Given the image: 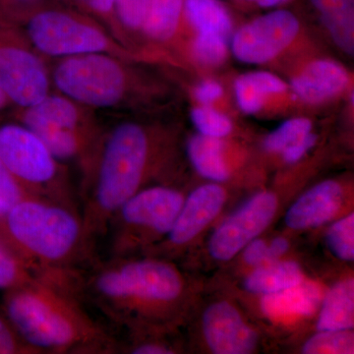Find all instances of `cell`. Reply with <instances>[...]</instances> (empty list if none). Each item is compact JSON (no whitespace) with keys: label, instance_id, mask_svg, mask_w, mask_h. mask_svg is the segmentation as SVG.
I'll return each mask as SVG.
<instances>
[{"label":"cell","instance_id":"cell-1","mask_svg":"<svg viewBox=\"0 0 354 354\" xmlns=\"http://www.w3.org/2000/svg\"><path fill=\"white\" fill-rule=\"evenodd\" d=\"M80 274L38 276L8 291L7 319L36 354H114L118 342L84 306Z\"/></svg>","mask_w":354,"mask_h":354},{"label":"cell","instance_id":"cell-28","mask_svg":"<svg viewBox=\"0 0 354 354\" xmlns=\"http://www.w3.org/2000/svg\"><path fill=\"white\" fill-rule=\"evenodd\" d=\"M328 245L339 259L353 261L354 216L353 214L337 221L327 234Z\"/></svg>","mask_w":354,"mask_h":354},{"label":"cell","instance_id":"cell-20","mask_svg":"<svg viewBox=\"0 0 354 354\" xmlns=\"http://www.w3.org/2000/svg\"><path fill=\"white\" fill-rule=\"evenodd\" d=\"M354 324V283L353 279L335 286L324 301L319 318L318 330H346Z\"/></svg>","mask_w":354,"mask_h":354},{"label":"cell","instance_id":"cell-36","mask_svg":"<svg viewBox=\"0 0 354 354\" xmlns=\"http://www.w3.org/2000/svg\"><path fill=\"white\" fill-rule=\"evenodd\" d=\"M85 4L100 15H109L115 8V0H86Z\"/></svg>","mask_w":354,"mask_h":354},{"label":"cell","instance_id":"cell-4","mask_svg":"<svg viewBox=\"0 0 354 354\" xmlns=\"http://www.w3.org/2000/svg\"><path fill=\"white\" fill-rule=\"evenodd\" d=\"M0 160L28 196L79 209L59 160L29 128L0 127Z\"/></svg>","mask_w":354,"mask_h":354},{"label":"cell","instance_id":"cell-25","mask_svg":"<svg viewBox=\"0 0 354 354\" xmlns=\"http://www.w3.org/2000/svg\"><path fill=\"white\" fill-rule=\"evenodd\" d=\"M353 333L344 330H329L317 335L305 344L304 353L307 354H349L353 353Z\"/></svg>","mask_w":354,"mask_h":354},{"label":"cell","instance_id":"cell-18","mask_svg":"<svg viewBox=\"0 0 354 354\" xmlns=\"http://www.w3.org/2000/svg\"><path fill=\"white\" fill-rule=\"evenodd\" d=\"M335 43L353 55L354 0H310Z\"/></svg>","mask_w":354,"mask_h":354},{"label":"cell","instance_id":"cell-13","mask_svg":"<svg viewBox=\"0 0 354 354\" xmlns=\"http://www.w3.org/2000/svg\"><path fill=\"white\" fill-rule=\"evenodd\" d=\"M23 125L35 134L48 131H73L93 134L86 127L80 109L67 97L46 95L38 104L26 109Z\"/></svg>","mask_w":354,"mask_h":354},{"label":"cell","instance_id":"cell-39","mask_svg":"<svg viewBox=\"0 0 354 354\" xmlns=\"http://www.w3.org/2000/svg\"><path fill=\"white\" fill-rule=\"evenodd\" d=\"M247 2L255 4V6L262 7V8H272L290 2V0H245Z\"/></svg>","mask_w":354,"mask_h":354},{"label":"cell","instance_id":"cell-26","mask_svg":"<svg viewBox=\"0 0 354 354\" xmlns=\"http://www.w3.org/2000/svg\"><path fill=\"white\" fill-rule=\"evenodd\" d=\"M311 128V121L307 118H297L286 120L268 135L264 142L265 148L270 152H281L308 134Z\"/></svg>","mask_w":354,"mask_h":354},{"label":"cell","instance_id":"cell-10","mask_svg":"<svg viewBox=\"0 0 354 354\" xmlns=\"http://www.w3.org/2000/svg\"><path fill=\"white\" fill-rule=\"evenodd\" d=\"M277 206L272 193L256 195L216 230L209 244L211 255L221 261L232 259L268 227Z\"/></svg>","mask_w":354,"mask_h":354},{"label":"cell","instance_id":"cell-33","mask_svg":"<svg viewBox=\"0 0 354 354\" xmlns=\"http://www.w3.org/2000/svg\"><path fill=\"white\" fill-rule=\"evenodd\" d=\"M317 136L315 134L308 133L295 143L291 144L288 148H286L283 152V158L288 162H295L304 157L305 153L308 152L310 149L315 145Z\"/></svg>","mask_w":354,"mask_h":354},{"label":"cell","instance_id":"cell-23","mask_svg":"<svg viewBox=\"0 0 354 354\" xmlns=\"http://www.w3.org/2000/svg\"><path fill=\"white\" fill-rule=\"evenodd\" d=\"M183 7L184 0H151L144 31L158 41L171 39L178 27Z\"/></svg>","mask_w":354,"mask_h":354},{"label":"cell","instance_id":"cell-37","mask_svg":"<svg viewBox=\"0 0 354 354\" xmlns=\"http://www.w3.org/2000/svg\"><path fill=\"white\" fill-rule=\"evenodd\" d=\"M288 249V242L285 239H274L272 242L271 246L268 247V262H272L279 258V256L285 254Z\"/></svg>","mask_w":354,"mask_h":354},{"label":"cell","instance_id":"cell-21","mask_svg":"<svg viewBox=\"0 0 354 354\" xmlns=\"http://www.w3.org/2000/svg\"><path fill=\"white\" fill-rule=\"evenodd\" d=\"M304 281L301 270L295 262L272 263L262 266L248 277L246 290L260 295H271L297 286Z\"/></svg>","mask_w":354,"mask_h":354},{"label":"cell","instance_id":"cell-7","mask_svg":"<svg viewBox=\"0 0 354 354\" xmlns=\"http://www.w3.org/2000/svg\"><path fill=\"white\" fill-rule=\"evenodd\" d=\"M28 32L34 46L51 57L104 53L113 48L111 39L99 28L58 9L35 13L28 23Z\"/></svg>","mask_w":354,"mask_h":354},{"label":"cell","instance_id":"cell-24","mask_svg":"<svg viewBox=\"0 0 354 354\" xmlns=\"http://www.w3.org/2000/svg\"><path fill=\"white\" fill-rule=\"evenodd\" d=\"M38 274L0 235V290H11L30 283Z\"/></svg>","mask_w":354,"mask_h":354},{"label":"cell","instance_id":"cell-9","mask_svg":"<svg viewBox=\"0 0 354 354\" xmlns=\"http://www.w3.org/2000/svg\"><path fill=\"white\" fill-rule=\"evenodd\" d=\"M299 28V21L290 11H272L247 23L235 32L232 53L244 64H265L292 43Z\"/></svg>","mask_w":354,"mask_h":354},{"label":"cell","instance_id":"cell-32","mask_svg":"<svg viewBox=\"0 0 354 354\" xmlns=\"http://www.w3.org/2000/svg\"><path fill=\"white\" fill-rule=\"evenodd\" d=\"M0 354H36L14 330L8 319L0 317Z\"/></svg>","mask_w":354,"mask_h":354},{"label":"cell","instance_id":"cell-3","mask_svg":"<svg viewBox=\"0 0 354 354\" xmlns=\"http://www.w3.org/2000/svg\"><path fill=\"white\" fill-rule=\"evenodd\" d=\"M183 290L176 268L160 260L111 257L81 276L84 299L113 324L131 326L147 310L177 301Z\"/></svg>","mask_w":354,"mask_h":354},{"label":"cell","instance_id":"cell-35","mask_svg":"<svg viewBox=\"0 0 354 354\" xmlns=\"http://www.w3.org/2000/svg\"><path fill=\"white\" fill-rule=\"evenodd\" d=\"M244 260L249 265H261L268 262V246L264 241H255L251 242L244 252Z\"/></svg>","mask_w":354,"mask_h":354},{"label":"cell","instance_id":"cell-11","mask_svg":"<svg viewBox=\"0 0 354 354\" xmlns=\"http://www.w3.org/2000/svg\"><path fill=\"white\" fill-rule=\"evenodd\" d=\"M204 332L209 348L218 354H246L255 348L257 335L239 312L227 302L209 306L204 315Z\"/></svg>","mask_w":354,"mask_h":354},{"label":"cell","instance_id":"cell-34","mask_svg":"<svg viewBox=\"0 0 354 354\" xmlns=\"http://www.w3.org/2000/svg\"><path fill=\"white\" fill-rule=\"evenodd\" d=\"M223 94V88L221 84L213 80L205 81L195 90V97L197 101L206 106L220 99Z\"/></svg>","mask_w":354,"mask_h":354},{"label":"cell","instance_id":"cell-41","mask_svg":"<svg viewBox=\"0 0 354 354\" xmlns=\"http://www.w3.org/2000/svg\"><path fill=\"white\" fill-rule=\"evenodd\" d=\"M77 1H83V2H84V3H85L86 0H77Z\"/></svg>","mask_w":354,"mask_h":354},{"label":"cell","instance_id":"cell-19","mask_svg":"<svg viewBox=\"0 0 354 354\" xmlns=\"http://www.w3.org/2000/svg\"><path fill=\"white\" fill-rule=\"evenodd\" d=\"M183 13L198 34L230 38L232 18L221 0H184Z\"/></svg>","mask_w":354,"mask_h":354},{"label":"cell","instance_id":"cell-40","mask_svg":"<svg viewBox=\"0 0 354 354\" xmlns=\"http://www.w3.org/2000/svg\"><path fill=\"white\" fill-rule=\"evenodd\" d=\"M8 97H6V95L4 94V92L3 91H2V88H0V111H1V109H3L4 106H6L7 104H8Z\"/></svg>","mask_w":354,"mask_h":354},{"label":"cell","instance_id":"cell-17","mask_svg":"<svg viewBox=\"0 0 354 354\" xmlns=\"http://www.w3.org/2000/svg\"><path fill=\"white\" fill-rule=\"evenodd\" d=\"M286 91V83L269 72L243 74L234 82L235 97L239 109L246 114L259 113L270 95Z\"/></svg>","mask_w":354,"mask_h":354},{"label":"cell","instance_id":"cell-14","mask_svg":"<svg viewBox=\"0 0 354 354\" xmlns=\"http://www.w3.org/2000/svg\"><path fill=\"white\" fill-rule=\"evenodd\" d=\"M341 186L335 181H325L312 188L290 209L286 225L293 230L318 227L330 220L342 205Z\"/></svg>","mask_w":354,"mask_h":354},{"label":"cell","instance_id":"cell-15","mask_svg":"<svg viewBox=\"0 0 354 354\" xmlns=\"http://www.w3.org/2000/svg\"><path fill=\"white\" fill-rule=\"evenodd\" d=\"M348 81V72L341 64L332 60H317L293 79L291 87L302 101L318 104L339 95Z\"/></svg>","mask_w":354,"mask_h":354},{"label":"cell","instance_id":"cell-29","mask_svg":"<svg viewBox=\"0 0 354 354\" xmlns=\"http://www.w3.org/2000/svg\"><path fill=\"white\" fill-rule=\"evenodd\" d=\"M193 53L200 64L216 66L227 57V39L216 35L198 34L193 44Z\"/></svg>","mask_w":354,"mask_h":354},{"label":"cell","instance_id":"cell-31","mask_svg":"<svg viewBox=\"0 0 354 354\" xmlns=\"http://www.w3.org/2000/svg\"><path fill=\"white\" fill-rule=\"evenodd\" d=\"M28 196L6 165L0 160V216Z\"/></svg>","mask_w":354,"mask_h":354},{"label":"cell","instance_id":"cell-38","mask_svg":"<svg viewBox=\"0 0 354 354\" xmlns=\"http://www.w3.org/2000/svg\"><path fill=\"white\" fill-rule=\"evenodd\" d=\"M37 0H0V12H13L18 7L30 6Z\"/></svg>","mask_w":354,"mask_h":354},{"label":"cell","instance_id":"cell-8","mask_svg":"<svg viewBox=\"0 0 354 354\" xmlns=\"http://www.w3.org/2000/svg\"><path fill=\"white\" fill-rule=\"evenodd\" d=\"M0 30V88L22 108L38 104L48 95V76L32 51L14 41Z\"/></svg>","mask_w":354,"mask_h":354},{"label":"cell","instance_id":"cell-5","mask_svg":"<svg viewBox=\"0 0 354 354\" xmlns=\"http://www.w3.org/2000/svg\"><path fill=\"white\" fill-rule=\"evenodd\" d=\"M183 202L178 191L162 186L133 195L109 221L106 234H109L111 257H127L144 235L169 234Z\"/></svg>","mask_w":354,"mask_h":354},{"label":"cell","instance_id":"cell-2","mask_svg":"<svg viewBox=\"0 0 354 354\" xmlns=\"http://www.w3.org/2000/svg\"><path fill=\"white\" fill-rule=\"evenodd\" d=\"M0 235L38 276L85 271L95 262L80 209L26 197L0 216Z\"/></svg>","mask_w":354,"mask_h":354},{"label":"cell","instance_id":"cell-30","mask_svg":"<svg viewBox=\"0 0 354 354\" xmlns=\"http://www.w3.org/2000/svg\"><path fill=\"white\" fill-rule=\"evenodd\" d=\"M150 4L151 0H115L114 12L130 29H143Z\"/></svg>","mask_w":354,"mask_h":354},{"label":"cell","instance_id":"cell-12","mask_svg":"<svg viewBox=\"0 0 354 354\" xmlns=\"http://www.w3.org/2000/svg\"><path fill=\"white\" fill-rule=\"evenodd\" d=\"M225 200V191L215 184L193 191L183 202L176 223L167 234L169 244L181 246L194 239L218 215Z\"/></svg>","mask_w":354,"mask_h":354},{"label":"cell","instance_id":"cell-6","mask_svg":"<svg viewBox=\"0 0 354 354\" xmlns=\"http://www.w3.org/2000/svg\"><path fill=\"white\" fill-rule=\"evenodd\" d=\"M53 80L72 101L95 108L120 104L127 90L122 65L104 53L64 58L55 70Z\"/></svg>","mask_w":354,"mask_h":354},{"label":"cell","instance_id":"cell-22","mask_svg":"<svg viewBox=\"0 0 354 354\" xmlns=\"http://www.w3.org/2000/svg\"><path fill=\"white\" fill-rule=\"evenodd\" d=\"M188 156L196 171L206 178L227 180L230 171L223 155V144L218 138L197 135L188 143Z\"/></svg>","mask_w":354,"mask_h":354},{"label":"cell","instance_id":"cell-16","mask_svg":"<svg viewBox=\"0 0 354 354\" xmlns=\"http://www.w3.org/2000/svg\"><path fill=\"white\" fill-rule=\"evenodd\" d=\"M322 290L314 283H301L279 292L266 295L262 300L263 312L281 322H290L310 316L318 308Z\"/></svg>","mask_w":354,"mask_h":354},{"label":"cell","instance_id":"cell-27","mask_svg":"<svg viewBox=\"0 0 354 354\" xmlns=\"http://www.w3.org/2000/svg\"><path fill=\"white\" fill-rule=\"evenodd\" d=\"M191 120L200 134L212 138H223L232 130V123L225 114L209 106H201L191 111Z\"/></svg>","mask_w":354,"mask_h":354}]
</instances>
